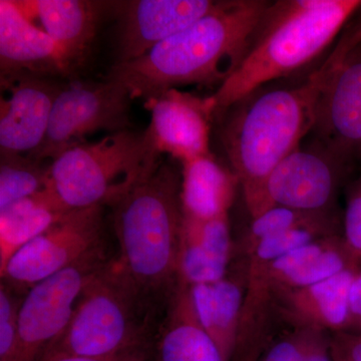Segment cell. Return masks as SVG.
<instances>
[{"instance_id":"cell-19","label":"cell","mask_w":361,"mask_h":361,"mask_svg":"<svg viewBox=\"0 0 361 361\" xmlns=\"http://www.w3.org/2000/svg\"><path fill=\"white\" fill-rule=\"evenodd\" d=\"M180 176V204L185 217L205 221L228 214L240 184L238 177L212 154L183 163Z\"/></svg>"},{"instance_id":"cell-27","label":"cell","mask_w":361,"mask_h":361,"mask_svg":"<svg viewBox=\"0 0 361 361\" xmlns=\"http://www.w3.org/2000/svg\"><path fill=\"white\" fill-rule=\"evenodd\" d=\"M25 292L1 280L0 284V361H16L18 313Z\"/></svg>"},{"instance_id":"cell-5","label":"cell","mask_w":361,"mask_h":361,"mask_svg":"<svg viewBox=\"0 0 361 361\" xmlns=\"http://www.w3.org/2000/svg\"><path fill=\"white\" fill-rule=\"evenodd\" d=\"M158 310L118 261L109 260L85 285L68 327L42 361L65 356L99 357L152 348Z\"/></svg>"},{"instance_id":"cell-31","label":"cell","mask_w":361,"mask_h":361,"mask_svg":"<svg viewBox=\"0 0 361 361\" xmlns=\"http://www.w3.org/2000/svg\"><path fill=\"white\" fill-rule=\"evenodd\" d=\"M349 304L351 322H355L361 329V270L357 271L351 285Z\"/></svg>"},{"instance_id":"cell-8","label":"cell","mask_w":361,"mask_h":361,"mask_svg":"<svg viewBox=\"0 0 361 361\" xmlns=\"http://www.w3.org/2000/svg\"><path fill=\"white\" fill-rule=\"evenodd\" d=\"M108 261L101 247L28 289L18 313L16 361H42L68 327L85 285Z\"/></svg>"},{"instance_id":"cell-25","label":"cell","mask_w":361,"mask_h":361,"mask_svg":"<svg viewBox=\"0 0 361 361\" xmlns=\"http://www.w3.org/2000/svg\"><path fill=\"white\" fill-rule=\"evenodd\" d=\"M330 223L327 216L293 229L279 233L258 242L254 249L256 269L265 267L278 258L290 253L299 247L307 245L322 239L329 232Z\"/></svg>"},{"instance_id":"cell-28","label":"cell","mask_w":361,"mask_h":361,"mask_svg":"<svg viewBox=\"0 0 361 361\" xmlns=\"http://www.w3.org/2000/svg\"><path fill=\"white\" fill-rule=\"evenodd\" d=\"M344 248L353 262L361 261V177L353 183L348 196L343 221Z\"/></svg>"},{"instance_id":"cell-11","label":"cell","mask_w":361,"mask_h":361,"mask_svg":"<svg viewBox=\"0 0 361 361\" xmlns=\"http://www.w3.org/2000/svg\"><path fill=\"white\" fill-rule=\"evenodd\" d=\"M311 134L346 160L361 155V20L323 87Z\"/></svg>"},{"instance_id":"cell-14","label":"cell","mask_w":361,"mask_h":361,"mask_svg":"<svg viewBox=\"0 0 361 361\" xmlns=\"http://www.w3.org/2000/svg\"><path fill=\"white\" fill-rule=\"evenodd\" d=\"M213 0H134L115 2L118 20V61L141 58L217 8Z\"/></svg>"},{"instance_id":"cell-22","label":"cell","mask_w":361,"mask_h":361,"mask_svg":"<svg viewBox=\"0 0 361 361\" xmlns=\"http://www.w3.org/2000/svg\"><path fill=\"white\" fill-rule=\"evenodd\" d=\"M197 317L219 348L225 361L231 360L237 344L242 291L227 276L214 283L191 286Z\"/></svg>"},{"instance_id":"cell-23","label":"cell","mask_w":361,"mask_h":361,"mask_svg":"<svg viewBox=\"0 0 361 361\" xmlns=\"http://www.w3.org/2000/svg\"><path fill=\"white\" fill-rule=\"evenodd\" d=\"M357 271L356 265L350 266L324 281L296 290L294 305L318 326L343 329L351 322L349 296Z\"/></svg>"},{"instance_id":"cell-2","label":"cell","mask_w":361,"mask_h":361,"mask_svg":"<svg viewBox=\"0 0 361 361\" xmlns=\"http://www.w3.org/2000/svg\"><path fill=\"white\" fill-rule=\"evenodd\" d=\"M271 1L228 0L141 58L116 63L109 80L144 101L184 85L220 87L237 70ZM217 87V89H218Z\"/></svg>"},{"instance_id":"cell-7","label":"cell","mask_w":361,"mask_h":361,"mask_svg":"<svg viewBox=\"0 0 361 361\" xmlns=\"http://www.w3.org/2000/svg\"><path fill=\"white\" fill-rule=\"evenodd\" d=\"M132 101L122 84L109 78L63 84L52 108L44 144L30 158L54 160L99 130L111 134L129 130Z\"/></svg>"},{"instance_id":"cell-30","label":"cell","mask_w":361,"mask_h":361,"mask_svg":"<svg viewBox=\"0 0 361 361\" xmlns=\"http://www.w3.org/2000/svg\"><path fill=\"white\" fill-rule=\"evenodd\" d=\"M51 361H152V348L137 349L109 356H65Z\"/></svg>"},{"instance_id":"cell-24","label":"cell","mask_w":361,"mask_h":361,"mask_svg":"<svg viewBox=\"0 0 361 361\" xmlns=\"http://www.w3.org/2000/svg\"><path fill=\"white\" fill-rule=\"evenodd\" d=\"M49 167L26 156L1 155L0 160V210L44 190Z\"/></svg>"},{"instance_id":"cell-3","label":"cell","mask_w":361,"mask_h":361,"mask_svg":"<svg viewBox=\"0 0 361 361\" xmlns=\"http://www.w3.org/2000/svg\"><path fill=\"white\" fill-rule=\"evenodd\" d=\"M361 9V0L271 1L231 77L211 94L215 118L253 90L311 65Z\"/></svg>"},{"instance_id":"cell-18","label":"cell","mask_w":361,"mask_h":361,"mask_svg":"<svg viewBox=\"0 0 361 361\" xmlns=\"http://www.w3.org/2000/svg\"><path fill=\"white\" fill-rule=\"evenodd\" d=\"M228 214L210 220L183 219L178 275L190 286L214 283L227 274L231 255Z\"/></svg>"},{"instance_id":"cell-4","label":"cell","mask_w":361,"mask_h":361,"mask_svg":"<svg viewBox=\"0 0 361 361\" xmlns=\"http://www.w3.org/2000/svg\"><path fill=\"white\" fill-rule=\"evenodd\" d=\"M182 176L160 163L149 177L116 202L114 227L120 254L116 260L144 295L167 304L179 280L183 215Z\"/></svg>"},{"instance_id":"cell-12","label":"cell","mask_w":361,"mask_h":361,"mask_svg":"<svg viewBox=\"0 0 361 361\" xmlns=\"http://www.w3.org/2000/svg\"><path fill=\"white\" fill-rule=\"evenodd\" d=\"M144 106L151 113L145 134L157 155L167 154L180 164L210 155L212 97L171 89L146 99Z\"/></svg>"},{"instance_id":"cell-10","label":"cell","mask_w":361,"mask_h":361,"mask_svg":"<svg viewBox=\"0 0 361 361\" xmlns=\"http://www.w3.org/2000/svg\"><path fill=\"white\" fill-rule=\"evenodd\" d=\"M350 161L316 141L299 147L266 180V210L282 206L305 213H327Z\"/></svg>"},{"instance_id":"cell-13","label":"cell","mask_w":361,"mask_h":361,"mask_svg":"<svg viewBox=\"0 0 361 361\" xmlns=\"http://www.w3.org/2000/svg\"><path fill=\"white\" fill-rule=\"evenodd\" d=\"M1 155L32 157L44 144L52 108L63 84L56 78L21 75L0 78Z\"/></svg>"},{"instance_id":"cell-26","label":"cell","mask_w":361,"mask_h":361,"mask_svg":"<svg viewBox=\"0 0 361 361\" xmlns=\"http://www.w3.org/2000/svg\"><path fill=\"white\" fill-rule=\"evenodd\" d=\"M326 214L301 212V211L282 206L271 207L252 220L250 229H249V242L252 247H254L261 240L274 236L299 226L310 224L324 217Z\"/></svg>"},{"instance_id":"cell-15","label":"cell","mask_w":361,"mask_h":361,"mask_svg":"<svg viewBox=\"0 0 361 361\" xmlns=\"http://www.w3.org/2000/svg\"><path fill=\"white\" fill-rule=\"evenodd\" d=\"M78 68L63 47L23 16L14 0H0V78L68 77Z\"/></svg>"},{"instance_id":"cell-17","label":"cell","mask_w":361,"mask_h":361,"mask_svg":"<svg viewBox=\"0 0 361 361\" xmlns=\"http://www.w3.org/2000/svg\"><path fill=\"white\" fill-rule=\"evenodd\" d=\"M27 20L63 47L78 66L89 54L108 4L90 0H14Z\"/></svg>"},{"instance_id":"cell-21","label":"cell","mask_w":361,"mask_h":361,"mask_svg":"<svg viewBox=\"0 0 361 361\" xmlns=\"http://www.w3.org/2000/svg\"><path fill=\"white\" fill-rule=\"evenodd\" d=\"M68 211L47 187L0 210V271L16 252L58 222Z\"/></svg>"},{"instance_id":"cell-20","label":"cell","mask_w":361,"mask_h":361,"mask_svg":"<svg viewBox=\"0 0 361 361\" xmlns=\"http://www.w3.org/2000/svg\"><path fill=\"white\" fill-rule=\"evenodd\" d=\"M353 265L356 263L349 257L342 240L323 237L278 258L262 270L267 271L273 281L299 290L324 281Z\"/></svg>"},{"instance_id":"cell-6","label":"cell","mask_w":361,"mask_h":361,"mask_svg":"<svg viewBox=\"0 0 361 361\" xmlns=\"http://www.w3.org/2000/svg\"><path fill=\"white\" fill-rule=\"evenodd\" d=\"M159 157L145 132L111 133L54 159L47 188L68 210L113 206L158 168Z\"/></svg>"},{"instance_id":"cell-9","label":"cell","mask_w":361,"mask_h":361,"mask_svg":"<svg viewBox=\"0 0 361 361\" xmlns=\"http://www.w3.org/2000/svg\"><path fill=\"white\" fill-rule=\"evenodd\" d=\"M104 207L73 209L20 249L0 271L1 280L27 292L104 246Z\"/></svg>"},{"instance_id":"cell-1","label":"cell","mask_w":361,"mask_h":361,"mask_svg":"<svg viewBox=\"0 0 361 361\" xmlns=\"http://www.w3.org/2000/svg\"><path fill=\"white\" fill-rule=\"evenodd\" d=\"M349 39L346 30L326 59L300 84L263 85L218 116L221 142L252 217L266 210L264 187L272 171L312 132L320 94Z\"/></svg>"},{"instance_id":"cell-16","label":"cell","mask_w":361,"mask_h":361,"mask_svg":"<svg viewBox=\"0 0 361 361\" xmlns=\"http://www.w3.org/2000/svg\"><path fill=\"white\" fill-rule=\"evenodd\" d=\"M152 361H225L197 317L191 286L180 280L156 330Z\"/></svg>"},{"instance_id":"cell-29","label":"cell","mask_w":361,"mask_h":361,"mask_svg":"<svg viewBox=\"0 0 361 361\" xmlns=\"http://www.w3.org/2000/svg\"><path fill=\"white\" fill-rule=\"evenodd\" d=\"M263 361H307L297 341H283L271 346Z\"/></svg>"},{"instance_id":"cell-32","label":"cell","mask_w":361,"mask_h":361,"mask_svg":"<svg viewBox=\"0 0 361 361\" xmlns=\"http://www.w3.org/2000/svg\"><path fill=\"white\" fill-rule=\"evenodd\" d=\"M336 361H361V337L348 341L342 350H334Z\"/></svg>"}]
</instances>
